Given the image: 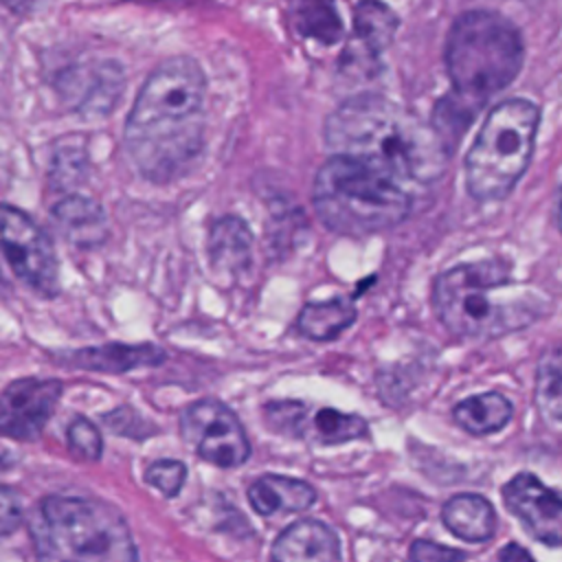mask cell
Returning a JSON list of instances; mask_svg holds the SVG:
<instances>
[{"label":"cell","instance_id":"cell-1","mask_svg":"<svg viewBox=\"0 0 562 562\" xmlns=\"http://www.w3.org/2000/svg\"><path fill=\"white\" fill-rule=\"evenodd\" d=\"M206 77L187 55L169 57L145 79L127 114L123 145L143 178H180L204 145Z\"/></svg>","mask_w":562,"mask_h":562},{"label":"cell","instance_id":"cell-2","mask_svg":"<svg viewBox=\"0 0 562 562\" xmlns=\"http://www.w3.org/2000/svg\"><path fill=\"white\" fill-rule=\"evenodd\" d=\"M325 143L334 154L358 158L404 189L435 182L448 158L432 125L380 94L342 101L325 121Z\"/></svg>","mask_w":562,"mask_h":562},{"label":"cell","instance_id":"cell-3","mask_svg":"<svg viewBox=\"0 0 562 562\" xmlns=\"http://www.w3.org/2000/svg\"><path fill=\"white\" fill-rule=\"evenodd\" d=\"M432 307L443 327L463 338H496L522 329L547 310V296L509 277L503 261H470L435 279Z\"/></svg>","mask_w":562,"mask_h":562},{"label":"cell","instance_id":"cell-4","mask_svg":"<svg viewBox=\"0 0 562 562\" xmlns=\"http://www.w3.org/2000/svg\"><path fill=\"white\" fill-rule=\"evenodd\" d=\"M312 202L334 233L369 237L384 233L411 213V191L367 162L331 154L316 171Z\"/></svg>","mask_w":562,"mask_h":562},{"label":"cell","instance_id":"cell-5","mask_svg":"<svg viewBox=\"0 0 562 562\" xmlns=\"http://www.w3.org/2000/svg\"><path fill=\"white\" fill-rule=\"evenodd\" d=\"M35 549L46 562H138L116 507L92 496H46L31 516Z\"/></svg>","mask_w":562,"mask_h":562},{"label":"cell","instance_id":"cell-6","mask_svg":"<svg viewBox=\"0 0 562 562\" xmlns=\"http://www.w3.org/2000/svg\"><path fill=\"white\" fill-rule=\"evenodd\" d=\"M522 57L518 29L505 15L485 9L461 13L443 48L452 92L476 108L516 79Z\"/></svg>","mask_w":562,"mask_h":562},{"label":"cell","instance_id":"cell-7","mask_svg":"<svg viewBox=\"0 0 562 562\" xmlns=\"http://www.w3.org/2000/svg\"><path fill=\"white\" fill-rule=\"evenodd\" d=\"M540 110L527 99H507L492 108L465 154V187L479 202H498L512 193L529 167Z\"/></svg>","mask_w":562,"mask_h":562},{"label":"cell","instance_id":"cell-8","mask_svg":"<svg viewBox=\"0 0 562 562\" xmlns=\"http://www.w3.org/2000/svg\"><path fill=\"white\" fill-rule=\"evenodd\" d=\"M2 248L13 274L33 292L59 290V261L48 233L22 209L2 204Z\"/></svg>","mask_w":562,"mask_h":562},{"label":"cell","instance_id":"cell-9","mask_svg":"<svg viewBox=\"0 0 562 562\" xmlns=\"http://www.w3.org/2000/svg\"><path fill=\"white\" fill-rule=\"evenodd\" d=\"M182 439L209 463L237 468L250 457V441L237 415L220 400H198L180 415Z\"/></svg>","mask_w":562,"mask_h":562},{"label":"cell","instance_id":"cell-10","mask_svg":"<svg viewBox=\"0 0 562 562\" xmlns=\"http://www.w3.org/2000/svg\"><path fill=\"white\" fill-rule=\"evenodd\" d=\"M263 419L274 432L305 437L318 443H345L369 435V426L360 415H349L334 408L310 411L303 402L294 400L266 404Z\"/></svg>","mask_w":562,"mask_h":562},{"label":"cell","instance_id":"cell-11","mask_svg":"<svg viewBox=\"0 0 562 562\" xmlns=\"http://www.w3.org/2000/svg\"><path fill=\"white\" fill-rule=\"evenodd\" d=\"M503 501L536 540L562 547V490L547 487L533 474L520 472L505 483Z\"/></svg>","mask_w":562,"mask_h":562},{"label":"cell","instance_id":"cell-12","mask_svg":"<svg viewBox=\"0 0 562 562\" xmlns=\"http://www.w3.org/2000/svg\"><path fill=\"white\" fill-rule=\"evenodd\" d=\"M59 395V380L22 378L11 382L2 393V432L22 441L35 439L55 413Z\"/></svg>","mask_w":562,"mask_h":562},{"label":"cell","instance_id":"cell-13","mask_svg":"<svg viewBox=\"0 0 562 562\" xmlns=\"http://www.w3.org/2000/svg\"><path fill=\"white\" fill-rule=\"evenodd\" d=\"M270 558L272 562H340L338 536L325 522L303 518L277 536Z\"/></svg>","mask_w":562,"mask_h":562},{"label":"cell","instance_id":"cell-14","mask_svg":"<svg viewBox=\"0 0 562 562\" xmlns=\"http://www.w3.org/2000/svg\"><path fill=\"white\" fill-rule=\"evenodd\" d=\"M209 263L217 274L235 277L248 270L252 259V233L237 215L217 217L209 228Z\"/></svg>","mask_w":562,"mask_h":562},{"label":"cell","instance_id":"cell-15","mask_svg":"<svg viewBox=\"0 0 562 562\" xmlns=\"http://www.w3.org/2000/svg\"><path fill=\"white\" fill-rule=\"evenodd\" d=\"M57 231L77 248H97L108 237L105 211L92 198L70 193L50 211Z\"/></svg>","mask_w":562,"mask_h":562},{"label":"cell","instance_id":"cell-16","mask_svg":"<svg viewBox=\"0 0 562 562\" xmlns=\"http://www.w3.org/2000/svg\"><path fill=\"white\" fill-rule=\"evenodd\" d=\"M248 501L261 516L294 514L314 505L316 490L301 479L266 474L250 485Z\"/></svg>","mask_w":562,"mask_h":562},{"label":"cell","instance_id":"cell-17","mask_svg":"<svg viewBox=\"0 0 562 562\" xmlns=\"http://www.w3.org/2000/svg\"><path fill=\"white\" fill-rule=\"evenodd\" d=\"M165 360V351L156 345H123L110 342L101 347L79 349L68 356V362L88 371L123 373L136 367H154Z\"/></svg>","mask_w":562,"mask_h":562},{"label":"cell","instance_id":"cell-18","mask_svg":"<svg viewBox=\"0 0 562 562\" xmlns=\"http://www.w3.org/2000/svg\"><path fill=\"white\" fill-rule=\"evenodd\" d=\"M441 520L461 540L485 542L496 531V514L487 498L479 494H457L443 509Z\"/></svg>","mask_w":562,"mask_h":562},{"label":"cell","instance_id":"cell-19","mask_svg":"<svg viewBox=\"0 0 562 562\" xmlns=\"http://www.w3.org/2000/svg\"><path fill=\"white\" fill-rule=\"evenodd\" d=\"M356 321V305L351 299H327L307 303L296 316V329L310 340H334Z\"/></svg>","mask_w":562,"mask_h":562},{"label":"cell","instance_id":"cell-20","mask_svg":"<svg viewBox=\"0 0 562 562\" xmlns=\"http://www.w3.org/2000/svg\"><path fill=\"white\" fill-rule=\"evenodd\" d=\"M512 404L501 393H481L465 397L452 411L454 422L470 435H490L512 419Z\"/></svg>","mask_w":562,"mask_h":562},{"label":"cell","instance_id":"cell-21","mask_svg":"<svg viewBox=\"0 0 562 562\" xmlns=\"http://www.w3.org/2000/svg\"><path fill=\"white\" fill-rule=\"evenodd\" d=\"M397 13L380 0H360L353 9V31L369 55L386 50L397 33Z\"/></svg>","mask_w":562,"mask_h":562},{"label":"cell","instance_id":"cell-22","mask_svg":"<svg viewBox=\"0 0 562 562\" xmlns=\"http://www.w3.org/2000/svg\"><path fill=\"white\" fill-rule=\"evenodd\" d=\"M292 13L296 31L303 37H312L329 46L342 35V22L331 0H294Z\"/></svg>","mask_w":562,"mask_h":562},{"label":"cell","instance_id":"cell-23","mask_svg":"<svg viewBox=\"0 0 562 562\" xmlns=\"http://www.w3.org/2000/svg\"><path fill=\"white\" fill-rule=\"evenodd\" d=\"M536 402L540 411L562 422V351L547 353L536 371Z\"/></svg>","mask_w":562,"mask_h":562},{"label":"cell","instance_id":"cell-24","mask_svg":"<svg viewBox=\"0 0 562 562\" xmlns=\"http://www.w3.org/2000/svg\"><path fill=\"white\" fill-rule=\"evenodd\" d=\"M68 446L72 450V454H77L79 459H99L103 452V439L99 428L86 419V417H75L68 426Z\"/></svg>","mask_w":562,"mask_h":562},{"label":"cell","instance_id":"cell-25","mask_svg":"<svg viewBox=\"0 0 562 562\" xmlns=\"http://www.w3.org/2000/svg\"><path fill=\"white\" fill-rule=\"evenodd\" d=\"M184 479H187L184 463L182 461H173V459L156 461L145 472V481L149 485H154L156 490H160L169 498L180 492V487L184 485Z\"/></svg>","mask_w":562,"mask_h":562},{"label":"cell","instance_id":"cell-26","mask_svg":"<svg viewBox=\"0 0 562 562\" xmlns=\"http://www.w3.org/2000/svg\"><path fill=\"white\" fill-rule=\"evenodd\" d=\"M463 551L437 544L432 540H415L411 547V562H461Z\"/></svg>","mask_w":562,"mask_h":562},{"label":"cell","instance_id":"cell-27","mask_svg":"<svg viewBox=\"0 0 562 562\" xmlns=\"http://www.w3.org/2000/svg\"><path fill=\"white\" fill-rule=\"evenodd\" d=\"M20 516H22V505L18 494L11 487H4L2 490V533L4 536H9L18 527Z\"/></svg>","mask_w":562,"mask_h":562},{"label":"cell","instance_id":"cell-28","mask_svg":"<svg viewBox=\"0 0 562 562\" xmlns=\"http://www.w3.org/2000/svg\"><path fill=\"white\" fill-rule=\"evenodd\" d=\"M498 562H533V560L520 544L509 542L507 547H503V551L498 555Z\"/></svg>","mask_w":562,"mask_h":562},{"label":"cell","instance_id":"cell-29","mask_svg":"<svg viewBox=\"0 0 562 562\" xmlns=\"http://www.w3.org/2000/svg\"><path fill=\"white\" fill-rule=\"evenodd\" d=\"M558 228L562 231V189H560V198H558Z\"/></svg>","mask_w":562,"mask_h":562}]
</instances>
